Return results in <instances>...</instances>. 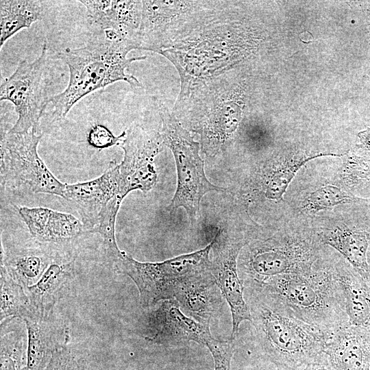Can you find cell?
<instances>
[{"label": "cell", "instance_id": "cell-10", "mask_svg": "<svg viewBox=\"0 0 370 370\" xmlns=\"http://www.w3.org/2000/svg\"><path fill=\"white\" fill-rule=\"evenodd\" d=\"M47 45L34 61L21 60L14 73L2 82L0 100L10 101L18 115L9 130L12 133L38 132L40 119L51 98L47 96Z\"/></svg>", "mask_w": 370, "mask_h": 370}, {"label": "cell", "instance_id": "cell-17", "mask_svg": "<svg viewBox=\"0 0 370 370\" xmlns=\"http://www.w3.org/2000/svg\"><path fill=\"white\" fill-rule=\"evenodd\" d=\"M32 236L47 243H64L79 237L84 229L81 221L69 213L45 207L16 206Z\"/></svg>", "mask_w": 370, "mask_h": 370}, {"label": "cell", "instance_id": "cell-24", "mask_svg": "<svg viewBox=\"0 0 370 370\" xmlns=\"http://www.w3.org/2000/svg\"><path fill=\"white\" fill-rule=\"evenodd\" d=\"M0 370H25L27 332L25 322L14 318L1 325Z\"/></svg>", "mask_w": 370, "mask_h": 370}, {"label": "cell", "instance_id": "cell-30", "mask_svg": "<svg viewBox=\"0 0 370 370\" xmlns=\"http://www.w3.org/2000/svg\"><path fill=\"white\" fill-rule=\"evenodd\" d=\"M126 135L123 132L119 136H114L107 127L96 125L92 127L88 134L89 143L97 148H106L119 145Z\"/></svg>", "mask_w": 370, "mask_h": 370}, {"label": "cell", "instance_id": "cell-18", "mask_svg": "<svg viewBox=\"0 0 370 370\" xmlns=\"http://www.w3.org/2000/svg\"><path fill=\"white\" fill-rule=\"evenodd\" d=\"M319 241L337 251L363 277H369L370 224H342L321 232Z\"/></svg>", "mask_w": 370, "mask_h": 370}, {"label": "cell", "instance_id": "cell-15", "mask_svg": "<svg viewBox=\"0 0 370 370\" xmlns=\"http://www.w3.org/2000/svg\"><path fill=\"white\" fill-rule=\"evenodd\" d=\"M87 16L100 29L111 31L121 38L133 42L138 47L142 18V1H79Z\"/></svg>", "mask_w": 370, "mask_h": 370}, {"label": "cell", "instance_id": "cell-28", "mask_svg": "<svg viewBox=\"0 0 370 370\" xmlns=\"http://www.w3.org/2000/svg\"><path fill=\"white\" fill-rule=\"evenodd\" d=\"M210 352L214 364V370H231L232 358L234 350V339L221 341L212 336L205 343Z\"/></svg>", "mask_w": 370, "mask_h": 370}, {"label": "cell", "instance_id": "cell-1", "mask_svg": "<svg viewBox=\"0 0 370 370\" xmlns=\"http://www.w3.org/2000/svg\"><path fill=\"white\" fill-rule=\"evenodd\" d=\"M244 288L276 311L328 332L349 324L332 264L322 261L310 271L279 275Z\"/></svg>", "mask_w": 370, "mask_h": 370}, {"label": "cell", "instance_id": "cell-6", "mask_svg": "<svg viewBox=\"0 0 370 370\" xmlns=\"http://www.w3.org/2000/svg\"><path fill=\"white\" fill-rule=\"evenodd\" d=\"M162 137L172 151L176 164L177 183L169 207L170 213L182 207L191 224L200 219V202L208 192H223V188L212 184L204 171V163L199 156L201 145L166 108L160 112Z\"/></svg>", "mask_w": 370, "mask_h": 370}, {"label": "cell", "instance_id": "cell-9", "mask_svg": "<svg viewBox=\"0 0 370 370\" xmlns=\"http://www.w3.org/2000/svg\"><path fill=\"white\" fill-rule=\"evenodd\" d=\"M40 134L8 132L1 139V184L26 193H46L64 199L65 186L39 156Z\"/></svg>", "mask_w": 370, "mask_h": 370}, {"label": "cell", "instance_id": "cell-11", "mask_svg": "<svg viewBox=\"0 0 370 370\" xmlns=\"http://www.w3.org/2000/svg\"><path fill=\"white\" fill-rule=\"evenodd\" d=\"M164 145L161 134L133 125L119 147L123 158L118 164L120 189L125 198L133 190L149 191L157 182L154 160Z\"/></svg>", "mask_w": 370, "mask_h": 370}, {"label": "cell", "instance_id": "cell-23", "mask_svg": "<svg viewBox=\"0 0 370 370\" xmlns=\"http://www.w3.org/2000/svg\"><path fill=\"white\" fill-rule=\"evenodd\" d=\"M44 1L35 0H1L0 1V47L18 32L29 28L42 18Z\"/></svg>", "mask_w": 370, "mask_h": 370}, {"label": "cell", "instance_id": "cell-5", "mask_svg": "<svg viewBox=\"0 0 370 370\" xmlns=\"http://www.w3.org/2000/svg\"><path fill=\"white\" fill-rule=\"evenodd\" d=\"M219 3L142 1L138 49L160 53L186 39L212 19Z\"/></svg>", "mask_w": 370, "mask_h": 370}, {"label": "cell", "instance_id": "cell-4", "mask_svg": "<svg viewBox=\"0 0 370 370\" xmlns=\"http://www.w3.org/2000/svg\"><path fill=\"white\" fill-rule=\"evenodd\" d=\"M212 241L204 249L160 262H139L123 251L115 260L116 270L130 277L138 288L143 308L174 299L185 282L212 273Z\"/></svg>", "mask_w": 370, "mask_h": 370}, {"label": "cell", "instance_id": "cell-32", "mask_svg": "<svg viewBox=\"0 0 370 370\" xmlns=\"http://www.w3.org/2000/svg\"><path fill=\"white\" fill-rule=\"evenodd\" d=\"M358 136L360 141V144L358 145V147L362 149L370 151V127L360 132L358 134Z\"/></svg>", "mask_w": 370, "mask_h": 370}, {"label": "cell", "instance_id": "cell-29", "mask_svg": "<svg viewBox=\"0 0 370 370\" xmlns=\"http://www.w3.org/2000/svg\"><path fill=\"white\" fill-rule=\"evenodd\" d=\"M45 370H85V367L66 345L54 354Z\"/></svg>", "mask_w": 370, "mask_h": 370}, {"label": "cell", "instance_id": "cell-20", "mask_svg": "<svg viewBox=\"0 0 370 370\" xmlns=\"http://www.w3.org/2000/svg\"><path fill=\"white\" fill-rule=\"evenodd\" d=\"M216 286L212 273L200 276L184 283L174 299L189 317L209 325L221 304V293Z\"/></svg>", "mask_w": 370, "mask_h": 370}, {"label": "cell", "instance_id": "cell-22", "mask_svg": "<svg viewBox=\"0 0 370 370\" xmlns=\"http://www.w3.org/2000/svg\"><path fill=\"white\" fill-rule=\"evenodd\" d=\"M40 247L1 248V267L24 288L35 284L53 262Z\"/></svg>", "mask_w": 370, "mask_h": 370}, {"label": "cell", "instance_id": "cell-19", "mask_svg": "<svg viewBox=\"0 0 370 370\" xmlns=\"http://www.w3.org/2000/svg\"><path fill=\"white\" fill-rule=\"evenodd\" d=\"M334 267L349 323L370 330V276L363 277L347 261Z\"/></svg>", "mask_w": 370, "mask_h": 370}, {"label": "cell", "instance_id": "cell-13", "mask_svg": "<svg viewBox=\"0 0 370 370\" xmlns=\"http://www.w3.org/2000/svg\"><path fill=\"white\" fill-rule=\"evenodd\" d=\"M145 322L144 338L160 345L190 341L205 345L211 336L209 325L184 314L175 299L163 301L157 309L148 314Z\"/></svg>", "mask_w": 370, "mask_h": 370}, {"label": "cell", "instance_id": "cell-27", "mask_svg": "<svg viewBox=\"0 0 370 370\" xmlns=\"http://www.w3.org/2000/svg\"><path fill=\"white\" fill-rule=\"evenodd\" d=\"M358 199L337 186L326 185L310 193L304 201V208L311 212H316Z\"/></svg>", "mask_w": 370, "mask_h": 370}, {"label": "cell", "instance_id": "cell-31", "mask_svg": "<svg viewBox=\"0 0 370 370\" xmlns=\"http://www.w3.org/2000/svg\"><path fill=\"white\" fill-rule=\"evenodd\" d=\"M299 370H334L324 353L314 360L301 367Z\"/></svg>", "mask_w": 370, "mask_h": 370}, {"label": "cell", "instance_id": "cell-14", "mask_svg": "<svg viewBox=\"0 0 370 370\" xmlns=\"http://www.w3.org/2000/svg\"><path fill=\"white\" fill-rule=\"evenodd\" d=\"M22 319L27 332L25 370H45L54 354L67 345L69 328L53 314L43 316L30 310Z\"/></svg>", "mask_w": 370, "mask_h": 370}, {"label": "cell", "instance_id": "cell-25", "mask_svg": "<svg viewBox=\"0 0 370 370\" xmlns=\"http://www.w3.org/2000/svg\"><path fill=\"white\" fill-rule=\"evenodd\" d=\"M0 275V322L2 325L14 318L22 319L30 311V304L25 288L1 267Z\"/></svg>", "mask_w": 370, "mask_h": 370}, {"label": "cell", "instance_id": "cell-7", "mask_svg": "<svg viewBox=\"0 0 370 370\" xmlns=\"http://www.w3.org/2000/svg\"><path fill=\"white\" fill-rule=\"evenodd\" d=\"M64 199L77 210L84 229L102 236L108 251L116 260L123 252L116 244L115 223L124 199L118 164L111 162L104 173L94 180L66 184Z\"/></svg>", "mask_w": 370, "mask_h": 370}, {"label": "cell", "instance_id": "cell-33", "mask_svg": "<svg viewBox=\"0 0 370 370\" xmlns=\"http://www.w3.org/2000/svg\"><path fill=\"white\" fill-rule=\"evenodd\" d=\"M367 262L369 265V276H370V247L367 252Z\"/></svg>", "mask_w": 370, "mask_h": 370}, {"label": "cell", "instance_id": "cell-21", "mask_svg": "<svg viewBox=\"0 0 370 370\" xmlns=\"http://www.w3.org/2000/svg\"><path fill=\"white\" fill-rule=\"evenodd\" d=\"M73 269V260H53L35 284L25 288L30 310L43 316L53 314L64 287L72 278Z\"/></svg>", "mask_w": 370, "mask_h": 370}, {"label": "cell", "instance_id": "cell-26", "mask_svg": "<svg viewBox=\"0 0 370 370\" xmlns=\"http://www.w3.org/2000/svg\"><path fill=\"white\" fill-rule=\"evenodd\" d=\"M324 154L317 155L288 162L269 173L264 181V197L269 200H283V195L296 173L307 161Z\"/></svg>", "mask_w": 370, "mask_h": 370}, {"label": "cell", "instance_id": "cell-12", "mask_svg": "<svg viewBox=\"0 0 370 370\" xmlns=\"http://www.w3.org/2000/svg\"><path fill=\"white\" fill-rule=\"evenodd\" d=\"M212 241V274L217 288L230 306L232 319L231 338L234 339L241 323L244 321H252L237 268L238 256L247 242L245 239L234 238L224 228L218 230Z\"/></svg>", "mask_w": 370, "mask_h": 370}, {"label": "cell", "instance_id": "cell-3", "mask_svg": "<svg viewBox=\"0 0 370 370\" xmlns=\"http://www.w3.org/2000/svg\"><path fill=\"white\" fill-rule=\"evenodd\" d=\"M246 291L260 349L280 370H299L323 354L333 332L284 315Z\"/></svg>", "mask_w": 370, "mask_h": 370}, {"label": "cell", "instance_id": "cell-2", "mask_svg": "<svg viewBox=\"0 0 370 370\" xmlns=\"http://www.w3.org/2000/svg\"><path fill=\"white\" fill-rule=\"evenodd\" d=\"M136 49L133 42L106 31L103 37L95 38L84 47L66 48L57 53V58L69 68V79L66 88L49 99L54 116L64 118L82 98L114 82L124 81L132 86H140L138 79L126 72L133 62L147 58H127V53Z\"/></svg>", "mask_w": 370, "mask_h": 370}, {"label": "cell", "instance_id": "cell-8", "mask_svg": "<svg viewBox=\"0 0 370 370\" xmlns=\"http://www.w3.org/2000/svg\"><path fill=\"white\" fill-rule=\"evenodd\" d=\"M319 247L310 238L284 236L249 246L242 258L243 285L262 284L275 277L306 273L319 263Z\"/></svg>", "mask_w": 370, "mask_h": 370}, {"label": "cell", "instance_id": "cell-16", "mask_svg": "<svg viewBox=\"0 0 370 370\" xmlns=\"http://www.w3.org/2000/svg\"><path fill=\"white\" fill-rule=\"evenodd\" d=\"M323 353L334 370H370V330L349 323L341 327Z\"/></svg>", "mask_w": 370, "mask_h": 370}]
</instances>
